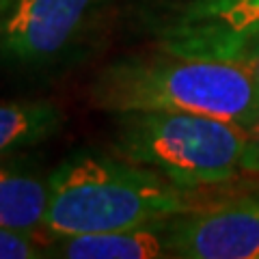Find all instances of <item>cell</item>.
<instances>
[{"instance_id":"cell-1","label":"cell","mask_w":259,"mask_h":259,"mask_svg":"<svg viewBox=\"0 0 259 259\" xmlns=\"http://www.w3.org/2000/svg\"><path fill=\"white\" fill-rule=\"evenodd\" d=\"M89 100L104 112H194L248 127L259 112L257 80L229 59L162 50L117 59L95 76Z\"/></svg>"},{"instance_id":"cell-2","label":"cell","mask_w":259,"mask_h":259,"mask_svg":"<svg viewBox=\"0 0 259 259\" xmlns=\"http://www.w3.org/2000/svg\"><path fill=\"white\" fill-rule=\"evenodd\" d=\"M205 203L199 190L171 182L149 166L121 156L76 153L50 175L44 236L132 229L147 223L171 221Z\"/></svg>"},{"instance_id":"cell-3","label":"cell","mask_w":259,"mask_h":259,"mask_svg":"<svg viewBox=\"0 0 259 259\" xmlns=\"http://www.w3.org/2000/svg\"><path fill=\"white\" fill-rule=\"evenodd\" d=\"M246 127L194 112L115 115L112 151L190 190L216 188L242 171Z\"/></svg>"},{"instance_id":"cell-4","label":"cell","mask_w":259,"mask_h":259,"mask_svg":"<svg viewBox=\"0 0 259 259\" xmlns=\"http://www.w3.org/2000/svg\"><path fill=\"white\" fill-rule=\"evenodd\" d=\"M100 0H9L0 15V61L41 67L69 50L95 18Z\"/></svg>"},{"instance_id":"cell-5","label":"cell","mask_w":259,"mask_h":259,"mask_svg":"<svg viewBox=\"0 0 259 259\" xmlns=\"http://www.w3.org/2000/svg\"><path fill=\"white\" fill-rule=\"evenodd\" d=\"M173 257L259 259V192L205 201L166 223Z\"/></svg>"},{"instance_id":"cell-6","label":"cell","mask_w":259,"mask_h":259,"mask_svg":"<svg viewBox=\"0 0 259 259\" xmlns=\"http://www.w3.org/2000/svg\"><path fill=\"white\" fill-rule=\"evenodd\" d=\"M158 32L162 50L227 59L259 35V0H186Z\"/></svg>"},{"instance_id":"cell-7","label":"cell","mask_w":259,"mask_h":259,"mask_svg":"<svg viewBox=\"0 0 259 259\" xmlns=\"http://www.w3.org/2000/svg\"><path fill=\"white\" fill-rule=\"evenodd\" d=\"M166 223H147L132 229L82 233L46 240L48 257L67 259H160L173 257L166 240Z\"/></svg>"},{"instance_id":"cell-8","label":"cell","mask_w":259,"mask_h":259,"mask_svg":"<svg viewBox=\"0 0 259 259\" xmlns=\"http://www.w3.org/2000/svg\"><path fill=\"white\" fill-rule=\"evenodd\" d=\"M50 175L44 177L0 156V227L35 236L44 231Z\"/></svg>"},{"instance_id":"cell-9","label":"cell","mask_w":259,"mask_h":259,"mask_svg":"<svg viewBox=\"0 0 259 259\" xmlns=\"http://www.w3.org/2000/svg\"><path fill=\"white\" fill-rule=\"evenodd\" d=\"M65 115L52 102H0V156L48 141L63 127Z\"/></svg>"},{"instance_id":"cell-10","label":"cell","mask_w":259,"mask_h":259,"mask_svg":"<svg viewBox=\"0 0 259 259\" xmlns=\"http://www.w3.org/2000/svg\"><path fill=\"white\" fill-rule=\"evenodd\" d=\"M48 257L46 244H39L35 236L0 227V259H39Z\"/></svg>"},{"instance_id":"cell-11","label":"cell","mask_w":259,"mask_h":259,"mask_svg":"<svg viewBox=\"0 0 259 259\" xmlns=\"http://www.w3.org/2000/svg\"><path fill=\"white\" fill-rule=\"evenodd\" d=\"M227 59L240 63L242 67H244L248 74L257 80V84H259V35L246 39L244 44H240L236 50L227 56Z\"/></svg>"},{"instance_id":"cell-12","label":"cell","mask_w":259,"mask_h":259,"mask_svg":"<svg viewBox=\"0 0 259 259\" xmlns=\"http://www.w3.org/2000/svg\"><path fill=\"white\" fill-rule=\"evenodd\" d=\"M242 171L248 175H259V112L255 121L246 127V147L242 156Z\"/></svg>"},{"instance_id":"cell-13","label":"cell","mask_w":259,"mask_h":259,"mask_svg":"<svg viewBox=\"0 0 259 259\" xmlns=\"http://www.w3.org/2000/svg\"><path fill=\"white\" fill-rule=\"evenodd\" d=\"M7 5H9V0H0V15L5 13V9H7Z\"/></svg>"}]
</instances>
